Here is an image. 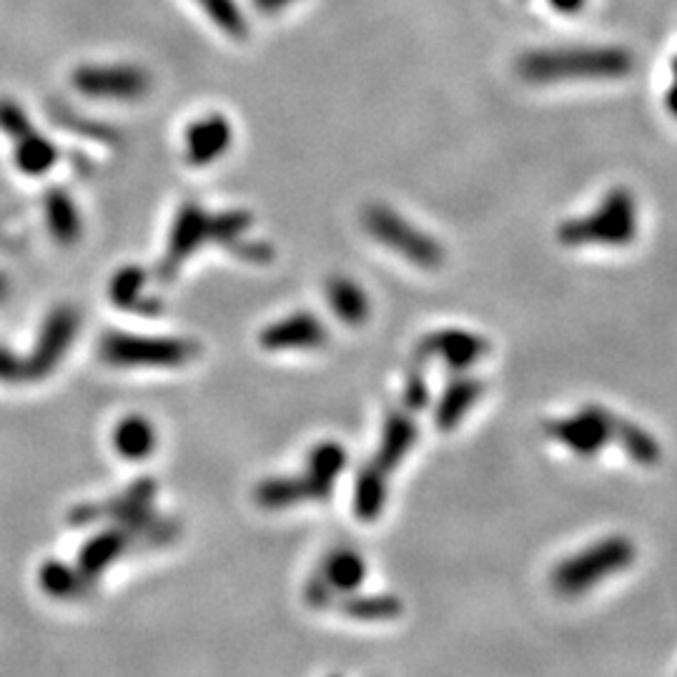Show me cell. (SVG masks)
<instances>
[{
  "label": "cell",
  "instance_id": "obj_1",
  "mask_svg": "<svg viewBox=\"0 0 677 677\" xmlns=\"http://www.w3.org/2000/svg\"><path fill=\"white\" fill-rule=\"evenodd\" d=\"M517 68L533 83L622 79L632 71V58L620 48H557L527 54Z\"/></svg>",
  "mask_w": 677,
  "mask_h": 677
},
{
  "label": "cell",
  "instance_id": "obj_2",
  "mask_svg": "<svg viewBox=\"0 0 677 677\" xmlns=\"http://www.w3.org/2000/svg\"><path fill=\"white\" fill-rule=\"evenodd\" d=\"M638 236V201L628 188L617 186L605 194L593 213L568 219L557 226L562 246H628Z\"/></svg>",
  "mask_w": 677,
  "mask_h": 677
},
{
  "label": "cell",
  "instance_id": "obj_3",
  "mask_svg": "<svg viewBox=\"0 0 677 677\" xmlns=\"http://www.w3.org/2000/svg\"><path fill=\"white\" fill-rule=\"evenodd\" d=\"M638 547L625 535H612L585 547L577 555H570L552 570V587L562 597H580L599 582L628 570L635 562Z\"/></svg>",
  "mask_w": 677,
  "mask_h": 677
},
{
  "label": "cell",
  "instance_id": "obj_4",
  "mask_svg": "<svg viewBox=\"0 0 677 677\" xmlns=\"http://www.w3.org/2000/svg\"><path fill=\"white\" fill-rule=\"evenodd\" d=\"M199 341L184 337H143V334L106 331L101 337L98 354L103 364L116 370H178L199 357Z\"/></svg>",
  "mask_w": 677,
  "mask_h": 677
},
{
  "label": "cell",
  "instance_id": "obj_5",
  "mask_svg": "<svg viewBox=\"0 0 677 677\" xmlns=\"http://www.w3.org/2000/svg\"><path fill=\"white\" fill-rule=\"evenodd\" d=\"M362 224L370 231V236L376 242L384 244L392 252H397L405 256L407 261L415 264L419 269H440L444 259V246L436 242L434 236L427 234V231L417 229L415 224L397 213L389 206L384 203H372L366 206L362 213Z\"/></svg>",
  "mask_w": 677,
  "mask_h": 677
},
{
  "label": "cell",
  "instance_id": "obj_6",
  "mask_svg": "<svg viewBox=\"0 0 677 677\" xmlns=\"http://www.w3.org/2000/svg\"><path fill=\"white\" fill-rule=\"evenodd\" d=\"M206 244H219L217 213L201 209L196 201H186L176 211L174 224H171L164 259H161L156 271L159 281H164V284L174 281L184 264Z\"/></svg>",
  "mask_w": 677,
  "mask_h": 677
},
{
  "label": "cell",
  "instance_id": "obj_7",
  "mask_svg": "<svg viewBox=\"0 0 677 677\" xmlns=\"http://www.w3.org/2000/svg\"><path fill=\"white\" fill-rule=\"evenodd\" d=\"M81 329V316L73 306H56L54 312L46 316L43 327L36 337V345L23 357L25 376L28 382H40L54 374L73 347L75 337Z\"/></svg>",
  "mask_w": 677,
  "mask_h": 677
},
{
  "label": "cell",
  "instance_id": "obj_8",
  "mask_svg": "<svg viewBox=\"0 0 677 677\" xmlns=\"http://www.w3.org/2000/svg\"><path fill=\"white\" fill-rule=\"evenodd\" d=\"M73 85L85 98L131 103L145 98L151 91V75L133 63H89L75 68Z\"/></svg>",
  "mask_w": 677,
  "mask_h": 677
},
{
  "label": "cell",
  "instance_id": "obj_9",
  "mask_svg": "<svg viewBox=\"0 0 677 677\" xmlns=\"http://www.w3.org/2000/svg\"><path fill=\"white\" fill-rule=\"evenodd\" d=\"M610 409L599 405L582 407L577 415L550 419L542 424L545 434L582 459H593L610 444Z\"/></svg>",
  "mask_w": 677,
  "mask_h": 677
},
{
  "label": "cell",
  "instance_id": "obj_10",
  "mask_svg": "<svg viewBox=\"0 0 677 677\" xmlns=\"http://www.w3.org/2000/svg\"><path fill=\"white\" fill-rule=\"evenodd\" d=\"M490 351L492 345L482 337V334L450 327L424 334L417 345V359L419 362L436 359V362H442L447 370L459 374L472 370V366L482 362Z\"/></svg>",
  "mask_w": 677,
  "mask_h": 677
},
{
  "label": "cell",
  "instance_id": "obj_11",
  "mask_svg": "<svg viewBox=\"0 0 677 677\" xmlns=\"http://www.w3.org/2000/svg\"><path fill=\"white\" fill-rule=\"evenodd\" d=\"M329 345V331L316 314L296 312L269 324L259 334V347L267 351H308Z\"/></svg>",
  "mask_w": 677,
  "mask_h": 677
},
{
  "label": "cell",
  "instance_id": "obj_12",
  "mask_svg": "<svg viewBox=\"0 0 677 677\" xmlns=\"http://www.w3.org/2000/svg\"><path fill=\"white\" fill-rule=\"evenodd\" d=\"M234 143V126L224 114H209L186 128L184 153L196 168L217 164Z\"/></svg>",
  "mask_w": 677,
  "mask_h": 677
},
{
  "label": "cell",
  "instance_id": "obj_13",
  "mask_svg": "<svg viewBox=\"0 0 677 677\" xmlns=\"http://www.w3.org/2000/svg\"><path fill=\"white\" fill-rule=\"evenodd\" d=\"M419 436V427L415 422V415L411 411H389L387 419H384L382 436H380V447L372 459V465L376 469H382L384 475H392L401 462H405L407 454L415 450Z\"/></svg>",
  "mask_w": 677,
  "mask_h": 677
},
{
  "label": "cell",
  "instance_id": "obj_14",
  "mask_svg": "<svg viewBox=\"0 0 677 677\" xmlns=\"http://www.w3.org/2000/svg\"><path fill=\"white\" fill-rule=\"evenodd\" d=\"M485 394V382L477 376L459 372L454 380L444 387L440 401L434 407V424L440 432L457 430L462 419L469 409H472Z\"/></svg>",
  "mask_w": 677,
  "mask_h": 677
},
{
  "label": "cell",
  "instance_id": "obj_15",
  "mask_svg": "<svg viewBox=\"0 0 677 677\" xmlns=\"http://www.w3.org/2000/svg\"><path fill=\"white\" fill-rule=\"evenodd\" d=\"M136 542H139V539H136V535L128 527L114 525L103 529V533L85 539L75 568H79L89 580H96L103 570L110 568V564H114L118 557Z\"/></svg>",
  "mask_w": 677,
  "mask_h": 677
},
{
  "label": "cell",
  "instance_id": "obj_16",
  "mask_svg": "<svg viewBox=\"0 0 677 677\" xmlns=\"http://www.w3.org/2000/svg\"><path fill=\"white\" fill-rule=\"evenodd\" d=\"M314 577L329 590L334 599H337L341 595L357 593V590L364 585L366 562L354 547H337V550H331L324 557L322 568Z\"/></svg>",
  "mask_w": 677,
  "mask_h": 677
},
{
  "label": "cell",
  "instance_id": "obj_17",
  "mask_svg": "<svg viewBox=\"0 0 677 677\" xmlns=\"http://www.w3.org/2000/svg\"><path fill=\"white\" fill-rule=\"evenodd\" d=\"M43 217L56 244L75 246L83 238V219L73 196L66 188H48L43 196Z\"/></svg>",
  "mask_w": 677,
  "mask_h": 677
},
{
  "label": "cell",
  "instance_id": "obj_18",
  "mask_svg": "<svg viewBox=\"0 0 677 677\" xmlns=\"http://www.w3.org/2000/svg\"><path fill=\"white\" fill-rule=\"evenodd\" d=\"M254 500L264 510H287L302 502H322L319 492L306 472L296 477H271L254 490Z\"/></svg>",
  "mask_w": 677,
  "mask_h": 677
},
{
  "label": "cell",
  "instance_id": "obj_19",
  "mask_svg": "<svg viewBox=\"0 0 677 677\" xmlns=\"http://www.w3.org/2000/svg\"><path fill=\"white\" fill-rule=\"evenodd\" d=\"M610 442H615L640 467H657L663 462V447L655 436L615 411L610 415Z\"/></svg>",
  "mask_w": 677,
  "mask_h": 677
},
{
  "label": "cell",
  "instance_id": "obj_20",
  "mask_svg": "<svg viewBox=\"0 0 677 677\" xmlns=\"http://www.w3.org/2000/svg\"><path fill=\"white\" fill-rule=\"evenodd\" d=\"M327 302L331 312L339 316V322L349 324V327H362L370 322L372 302L366 296V291L349 277H331L327 281Z\"/></svg>",
  "mask_w": 677,
  "mask_h": 677
},
{
  "label": "cell",
  "instance_id": "obj_21",
  "mask_svg": "<svg viewBox=\"0 0 677 677\" xmlns=\"http://www.w3.org/2000/svg\"><path fill=\"white\" fill-rule=\"evenodd\" d=\"M159 434L156 427L141 415H131L121 419L114 430V450L126 462H143L156 452Z\"/></svg>",
  "mask_w": 677,
  "mask_h": 677
},
{
  "label": "cell",
  "instance_id": "obj_22",
  "mask_svg": "<svg viewBox=\"0 0 677 677\" xmlns=\"http://www.w3.org/2000/svg\"><path fill=\"white\" fill-rule=\"evenodd\" d=\"M345 467H347V450L341 447L339 442H322L308 452L304 472L314 482L322 502L329 500L334 485H337L339 475L345 472Z\"/></svg>",
  "mask_w": 677,
  "mask_h": 677
},
{
  "label": "cell",
  "instance_id": "obj_23",
  "mask_svg": "<svg viewBox=\"0 0 677 677\" xmlns=\"http://www.w3.org/2000/svg\"><path fill=\"white\" fill-rule=\"evenodd\" d=\"M337 610L357 622H387L397 620L405 612V605L397 595H341L334 599Z\"/></svg>",
  "mask_w": 677,
  "mask_h": 677
},
{
  "label": "cell",
  "instance_id": "obj_24",
  "mask_svg": "<svg viewBox=\"0 0 677 677\" xmlns=\"http://www.w3.org/2000/svg\"><path fill=\"white\" fill-rule=\"evenodd\" d=\"M13 161L25 176H43L58 164V149L54 141L31 128L13 139Z\"/></svg>",
  "mask_w": 677,
  "mask_h": 677
},
{
  "label": "cell",
  "instance_id": "obj_25",
  "mask_svg": "<svg viewBox=\"0 0 677 677\" xmlns=\"http://www.w3.org/2000/svg\"><path fill=\"white\" fill-rule=\"evenodd\" d=\"M149 273L141 267H124L121 271L114 273L108 284V296L118 308H131V312H145L156 314L161 304L151 302L149 296H143V289L149 284Z\"/></svg>",
  "mask_w": 677,
  "mask_h": 677
},
{
  "label": "cell",
  "instance_id": "obj_26",
  "mask_svg": "<svg viewBox=\"0 0 677 677\" xmlns=\"http://www.w3.org/2000/svg\"><path fill=\"white\" fill-rule=\"evenodd\" d=\"M389 492V475L376 469L372 462L362 467L354 487V512L362 522H376L387 504Z\"/></svg>",
  "mask_w": 677,
  "mask_h": 677
},
{
  "label": "cell",
  "instance_id": "obj_27",
  "mask_svg": "<svg viewBox=\"0 0 677 677\" xmlns=\"http://www.w3.org/2000/svg\"><path fill=\"white\" fill-rule=\"evenodd\" d=\"M40 590L56 599H75L81 597L93 580L83 575L79 568H71L61 560H48L38 570Z\"/></svg>",
  "mask_w": 677,
  "mask_h": 677
},
{
  "label": "cell",
  "instance_id": "obj_28",
  "mask_svg": "<svg viewBox=\"0 0 677 677\" xmlns=\"http://www.w3.org/2000/svg\"><path fill=\"white\" fill-rule=\"evenodd\" d=\"M196 3L203 8V13L209 15V19L217 23L229 38H236V40L246 38L248 23H246L242 5H238L236 0H196Z\"/></svg>",
  "mask_w": 677,
  "mask_h": 677
},
{
  "label": "cell",
  "instance_id": "obj_29",
  "mask_svg": "<svg viewBox=\"0 0 677 677\" xmlns=\"http://www.w3.org/2000/svg\"><path fill=\"white\" fill-rule=\"evenodd\" d=\"M33 124L25 110L21 108V103H15L11 98H0V131H3L8 139H19L21 133L31 131Z\"/></svg>",
  "mask_w": 677,
  "mask_h": 677
},
{
  "label": "cell",
  "instance_id": "obj_30",
  "mask_svg": "<svg viewBox=\"0 0 677 677\" xmlns=\"http://www.w3.org/2000/svg\"><path fill=\"white\" fill-rule=\"evenodd\" d=\"M401 405H405V409L411 411V415H417V411H422L427 405H430V387H427L424 372L419 370V366H415V370L407 374Z\"/></svg>",
  "mask_w": 677,
  "mask_h": 677
},
{
  "label": "cell",
  "instance_id": "obj_31",
  "mask_svg": "<svg viewBox=\"0 0 677 677\" xmlns=\"http://www.w3.org/2000/svg\"><path fill=\"white\" fill-rule=\"evenodd\" d=\"M25 382H28V376H25L23 357L0 345V384H25Z\"/></svg>",
  "mask_w": 677,
  "mask_h": 677
},
{
  "label": "cell",
  "instance_id": "obj_32",
  "mask_svg": "<svg viewBox=\"0 0 677 677\" xmlns=\"http://www.w3.org/2000/svg\"><path fill=\"white\" fill-rule=\"evenodd\" d=\"M234 254L236 259H244V261H252V264H267L273 259V248L269 244H261V242H236L234 246Z\"/></svg>",
  "mask_w": 677,
  "mask_h": 677
},
{
  "label": "cell",
  "instance_id": "obj_33",
  "mask_svg": "<svg viewBox=\"0 0 677 677\" xmlns=\"http://www.w3.org/2000/svg\"><path fill=\"white\" fill-rule=\"evenodd\" d=\"M294 3H296V0H254V5L259 8L261 13H269V15L284 11V8L294 5Z\"/></svg>",
  "mask_w": 677,
  "mask_h": 677
},
{
  "label": "cell",
  "instance_id": "obj_34",
  "mask_svg": "<svg viewBox=\"0 0 677 677\" xmlns=\"http://www.w3.org/2000/svg\"><path fill=\"white\" fill-rule=\"evenodd\" d=\"M673 85L670 89H667V96H665V106H667V110H670V114L677 118V58H675V63H673Z\"/></svg>",
  "mask_w": 677,
  "mask_h": 677
},
{
  "label": "cell",
  "instance_id": "obj_35",
  "mask_svg": "<svg viewBox=\"0 0 677 677\" xmlns=\"http://www.w3.org/2000/svg\"><path fill=\"white\" fill-rule=\"evenodd\" d=\"M552 3L560 8V11H564V13H575L577 8L585 3V0H552Z\"/></svg>",
  "mask_w": 677,
  "mask_h": 677
},
{
  "label": "cell",
  "instance_id": "obj_36",
  "mask_svg": "<svg viewBox=\"0 0 677 677\" xmlns=\"http://www.w3.org/2000/svg\"><path fill=\"white\" fill-rule=\"evenodd\" d=\"M8 296H11V281L3 271H0V304L8 302Z\"/></svg>",
  "mask_w": 677,
  "mask_h": 677
}]
</instances>
